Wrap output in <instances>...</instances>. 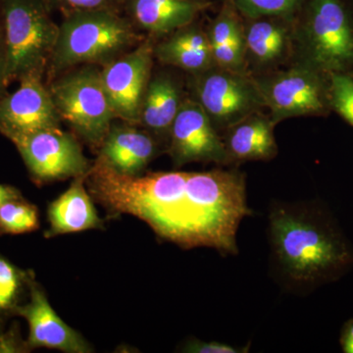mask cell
<instances>
[{
	"label": "cell",
	"mask_w": 353,
	"mask_h": 353,
	"mask_svg": "<svg viewBox=\"0 0 353 353\" xmlns=\"http://www.w3.org/2000/svg\"><path fill=\"white\" fill-rule=\"evenodd\" d=\"M85 185L108 216H134L162 240L185 250L214 248L224 256L238 254L239 228L253 214L245 173L236 168L129 176L97 157Z\"/></svg>",
	"instance_id": "6da1fadb"
},
{
	"label": "cell",
	"mask_w": 353,
	"mask_h": 353,
	"mask_svg": "<svg viewBox=\"0 0 353 353\" xmlns=\"http://www.w3.org/2000/svg\"><path fill=\"white\" fill-rule=\"evenodd\" d=\"M268 240L275 275L285 289L309 294L353 268V245L322 201H275Z\"/></svg>",
	"instance_id": "7a4b0ae2"
},
{
	"label": "cell",
	"mask_w": 353,
	"mask_h": 353,
	"mask_svg": "<svg viewBox=\"0 0 353 353\" xmlns=\"http://www.w3.org/2000/svg\"><path fill=\"white\" fill-rule=\"evenodd\" d=\"M64 16L48 64L51 74L80 64L104 66L143 41L132 21L118 10L75 11Z\"/></svg>",
	"instance_id": "3957f363"
},
{
	"label": "cell",
	"mask_w": 353,
	"mask_h": 353,
	"mask_svg": "<svg viewBox=\"0 0 353 353\" xmlns=\"http://www.w3.org/2000/svg\"><path fill=\"white\" fill-rule=\"evenodd\" d=\"M292 62L328 75L353 74V0H305L296 18Z\"/></svg>",
	"instance_id": "277c9868"
},
{
	"label": "cell",
	"mask_w": 353,
	"mask_h": 353,
	"mask_svg": "<svg viewBox=\"0 0 353 353\" xmlns=\"http://www.w3.org/2000/svg\"><path fill=\"white\" fill-rule=\"evenodd\" d=\"M46 0H0L7 85L28 76H43L57 44L59 26Z\"/></svg>",
	"instance_id": "5b68a950"
},
{
	"label": "cell",
	"mask_w": 353,
	"mask_h": 353,
	"mask_svg": "<svg viewBox=\"0 0 353 353\" xmlns=\"http://www.w3.org/2000/svg\"><path fill=\"white\" fill-rule=\"evenodd\" d=\"M252 77L276 125L289 118L326 117L332 112L331 75L319 70L292 62Z\"/></svg>",
	"instance_id": "8992f818"
},
{
	"label": "cell",
	"mask_w": 353,
	"mask_h": 353,
	"mask_svg": "<svg viewBox=\"0 0 353 353\" xmlns=\"http://www.w3.org/2000/svg\"><path fill=\"white\" fill-rule=\"evenodd\" d=\"M48 90L60 119L88 145L101 148L116 118L101 70L92 65L82 67L58 79Z\"/></svg>",
	"instance_id": "52a82bcc"
},
{
	"label": "cell",
	"mask_w": 353,
	"mask_h": 353,
	"mask_svg": "<svg viewBox=\"0 0 353 353\" xmlns=\"http://www.w3.org/2000/svg\"><path fill=\"white\" fill-rule=\"evenodd\" d=\"M189 75L190 99L201 106L220 134L265 108L261 94L250 74L215 65Z\"/></svg>",
	"instance_id": "ba28073f"
},
{
	"label": "cell",
	"mask_w": 353,
	"mask_h": 353,
	"mask_svg": "<svg viewBox=\"0 0 353 353\" xmlns=\"http://www.w3.org/2000/svg\"><path fill=\"white\" fill-rule=\"evenodd\" d=\"M9 139L17 148L32 180L38 185L85 175L92 166L75 137L60 127Z\"/></svg>",
	"instance_id": "9c48e42d"
},
{
	"label": "cell",
	"mask_w": 353,
	"mask_h": 353,
	"mask_svg": "<svg viewBox=\"0 0 353 353\" xmlns=\"http://www.w3.org/2000/svg\"><path fill=\"white\" fill-rule=\"evenodd\" d=\"M154 41H141L101 70L102 83L116 118L139 124L141 104L152 75Z\"/></svg>",
	"instance_id": "30bf717a"
},
{
	"label": "cell",
	"mask_w": 353,
	"mask_h": 353,
	"mask_svg": "<svg viewBox=\"0 0 353 353\" xmlns=\"http://www.w3.org/2000/svg\"><path fill=\"white\" fill-rule=\"evenodd\" d=\"M166 152L176 167L194 162L219 167L232 164L220 132L201 106L190 97H185L174 120Z\"/></svg>",
	"instance_id": "8fae6325"
},
{
	"label": "cell",
	"mask_w": 353,
	"mask_h": 353,
	"mask_svg": "<svg viewBox=\"0 0 353 353\" xmlns=\"http://www.w3.org/2000/svg\"><path fill=\"white\" fill-rule=\"evenodd\" d=\"M296 18H243L245 68L250 75L268 73L292 63Z\"/></svg>",
	"instance_id": "7c38bea8"
},
{
	"label": "cell",
	"mask_w": 353,
	"mask_h": 353,
	"mask_svg": "<svg viewBox=\"0 0 353 353\" xmlns=\"http://www.w3.org/2000/svg\"><path fill=\"white\" fill-rule=\"evenodd\" d=\"M43 76L25 77L12 94L0 97V134L7 139L59 126L60 117Z\"/></svg>",
	"instance_id": "4fadbf2b"
},
{
	"label": "cell",
	"mask_w": 353,
	"mask_h": 353,
	"mask_svg": "<svg viewBox=\"0 0 353 353\" xmlns=\"http://www.w3.org/2000/svg\"><path fill=\"white\" fill-rule=\"evenodd\" d=\"M29 303L20 304L15 316H21L29 324V336L26 341L27 350L46 347L67 353L94 352L90 343L57 315L51 307L48 296L30 271Z\"/></svg>",
	"instance_id": "5bb4252c"
},
{
	"label": "cell",
	"mask_w": 353,
	"mask_h": 353,
	"mask_svg": "<svg viewBox=\"0 0 353 353\" xmlns=\"http://www.w3.org/2000/svg\"><path fill=\"white\" fill-rule=\"evenodd\" d=\"M159 152V141L148 131L112 124L99 148V159L120 174L138 176Z\"/></svg>",
	"instance_id": "9a60e30c"
},
{
	"label": "cell",
	"mask_w": 353,
	"mask_h": 353,
	"mask_svg": "<svg viewBox=\"0 0 353 353\" xmlns=\"http://www.w3.org/2000/svg\"><path fill=\"white\" fill-rule=\"evenodd\" d=\"M211 6L210 1L190 0H122L132 24L157 38L194 22Z\"/></svg>",
	"instance_id": "2e32d148"
},
{
	"label": "cell",
	"mask_w": 353,
	"mask_h": 353,
	"mask_svg": "<svg viewBox=\"0 0 353 353\" xmlns=\"http://www.w3.org/2000/svg\"><path fill=\"white\" fill-rule=\"evenodd\" d=\"M85 176L87 174L74 178L68 189L50 202L48 208L50 228L44 231V238L104 229V221L97 214L94 199L87 190Z\"/></svg>",
	"instance_id": "e0dca14e"
},
{
	"label": "cell",
	"mask_w": 353,
	"mask_h": 353,
	"mask_svg": "<svg viewBox=\"0 0 353 353\" xmlns=\"http://www.w3.org/2000/svg\"><path fill=\"white\" fill-rule=\"evenodd\" d=\"M185 99L182 83L173 74L163 71L152 75L141 104L139 124L167 148L172 125Z\"/></svg>",
	"instance_id": "ac0fdd59"
},
{
	"label": "cell",
	"mask_w": 353,
	"mask_h": 353,
	"mask_svg": "<svg viewBox=\"0 0 353 353\" xmlns=\"http://www.w3.org/2000/svg\"><path fill=\"white\" fill-rule=\"evenodd\" d=\"M275 126L269 114L257 111L223 132L221 136L232 164L270 161L277 157Z\"/></svg>",
	"instance_id": "d6986e66"
},
{
	"label": "cell",
	"mask_w": 353,
	"mask_h": 353,
	"mask_svg": "<svg viewBox=\"0 0 353 353\" xmlns=\"http://www.w3.org/2000/svg\"><path fill=\"white\" fill-rule=\"evenodd\" d=\"M154 46V58L166 66L199 73L215 66L206 29L196 21L163 37Z\"/></svg>",
	"instance_id": "ffe728a7"
},
{
	"label": "cell",
	"mask_w": 353,
	"mask_h": 353,
	"mask_svg": "<svg viewBox=\"0 0 353 353\" xmlns=\"http://www.w3.org/2000/svg\"><path fill=\"white\" fill-rule=\"evenodd\" d=\"M213 53L228 46L245 50L243 18L230 0H224L219 12L206 28Z\"/></svg>",
	"instance_id": "44dd1931"
},
{
	"label": "cell",
	"mask_w": 353,
	"mask_h": 353,
	"mask_svg": "<svg viewBox=\"0 0 353 353\" xmlns=\"http://www.w3.org/2000/svg\"><path fill=\"white\" fill-rule=\"evenodd\" d=\"M30 271L21 270L0 254V334L4 323L15 316L21 299L29 290Z\"/></svg>",
	"instance_id": "7402d4cb"
},
{
	"label": "cell",
	"mask_w": 353,
	"mask_h": 353,
	"mask_svg": "<svg viewBox=\"0 0 353 353\" xmlns=\"http://www.w3.org/2000/svg\"><path fill=\"white\" fill-rule=\"evenodd\" d=\"M39 228V209L24 197L0 205V236L32 233Z\"/></svg>",
	"instance_id": "603a6c76"
},
{
	"label": "cell",
	"mask_w": 353,
	"mask_h": 353,
	"mask_svg": "<svg viewBox=\"0 0 353 353\" xmlns=\"http://www.w3.org/2000/svg\"><path fill=\"white\" fill-rule=\"evenodd\" d=\"M243 18L283 16L294 18L305 0H230Z\"/></svg>",
	"instance_id": "cb8c5ba5"
},
{
	"label": "cell",
	"mask_w": 353,
	"mask_h": 353,
	"mask_svg": "<svg viewBox=\"0 0 353 353\" xmlns=\"http://www.w3.org/2000/svg\"><path fill=\"white\" fill-rule=\"evenodd\" d=\"M331 109L353 128V74L331 75Z\"/></svg>",
	"instance_id": "d4e9b609"
},
{
	"label": "cell",
	"mask_w": 353,
	"mask_h": 353,
	"mask_svg": "<svg viewBox=\"0 0 353 353\" xmlns=\"http://www.w3.org/2000/svg\"><path fill=\"white\" fill-rule=\"evenodd\" d=\"M50 8L57 7L64 14L75 11L101 10L113 9L117 10L122 6V0H46Z\"/></svg>",
	"instance_id": "484cf974"
},
{
	"label": "cell",
	"mask_w": 353,
	"mask_h": 353,
	"mask_svg": "<svg viewBox=\"0 0 353 353\" xmlns=\"http://www.w3.org/2000/svg\"><path fill=\"white\" fill-rule=\"evenodd\" d=\"M250 345L245 347H236L221 341H204L194 339L185 341L183 352L189 353H243L250 350Z\"/></svg>",
	"instance_id": "4316f807"
},
{
	"label": "cell",
	"mask_w": 353,
	"mask_h": 353,
	"mask_svg": "<svg viewBox=\"0 0 353 353\" xmlns=\"http://www.w3.org/2000/svg\"><path fill=\"white\" fill-rule=\"evenodd\" d=\"M340 345L345 353H353V318L345 323L341 331Z\"/></svg>",
	"instance_id": "83f0119b"
},
{
	"label": "cell",
	"mask_w": 353,
	"mask_h": 353,
	"mask_svg": "<svg viewBox=\"0 0 353 353\" xmlns=\"http://www.w3.org/2000/svg\"><path fill=\"white\" fill-rule=\"evenodd\" d=\"M6 64V50H4L1 26H0V97L6 94V88H7Z\"/></svg>",
	"instance_id": "f1b7e54d"
},
{
	"label": "cell",
	"mask_w": 353,
	"mask_h": 353,
	"mask_svg": "<svg viewBox=\"0 0 353 353\" xmlns=\"http://www.w3.org/2000/svg\"><path fill=\"white\" fill-rule=\"evenodd\" d=\"M23 197L19 190L9 185H2L0 183V205L4 202L11 201V199H21Z\"/></svg>",
	"instance_id": "f546056e"
},
{
	"label": "cell",
	"mask_w": 353,
	"mask_h": 353,
	"mask_svg": "<svg viewBox=\"0 0 353 353\" xmlns=\"http://www.w3.org/2000/svg\"><path fill=\"white\" fill-rule=\"evenodd\" d=\"M190 1H194V2H206V1H208V0H190Z\"/></svg>",
	"instance_id": "4dcf8cb0"
}]
</instances>
